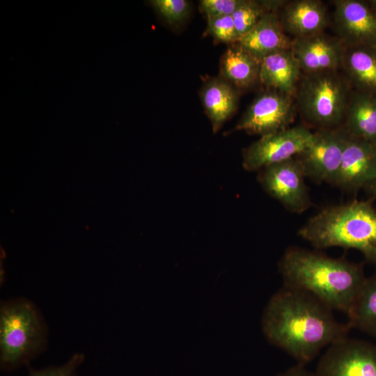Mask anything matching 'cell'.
Listing matches in <instances>:
<instances>
[{
  "label": "cell",
  "instance_id": "1",
  "mask_svg": "<svg viewBox=\"0 0 376 376\" xmlns=\"http://www.w3.org/2000/svg\"><path fill=\"white\" fill-rule=\"evenodd\" d=\"M333 310L313 295L283 285L268 301L262 329L267 340L306 366L351 328L335 318Z\"/></svg>",
  "mask_w": 376,
  "mask_h": 376
},
{
  "label": "cell",
  "instance_id": "2",
  "mask_svg": "<svg viewBox=\"0 0 376 376\" xmlns=\"http://www.w3.org/2000/svg\"><path fill=\"white\" fill-rule=\"evenodd\" d=\"M279 270L283 285L306 292L346 316L367 278L360 264L297 246L285 251Z\"/></svg>",
  "mask_w": 376,
  "mask_h": 376
},
{
  "label": "cell",
  "instance_id": "3",
  "mask_svg": "<svg viewBox=\"0 0 376 376\" xmlns=\"http://www.w3.org/2000/svg\"><path fill=\"white\" fill-rule=\"evenodd\" d=\"M298 234L316 249L357 250L376 267V210L371 201L354 200L324 208Z\"/></svg>",
  "mask_w": 376,
  "mask_h": 376
},
{
  "label": "cell",
  "instance_id": "4",
  "mask_svg": "<svg viewBox=\"0 0 376 376\" xmlns=\"http://www.w3.org/2000/svg\"><path fill=\"white\" fill-rule=\"evenodd\" d=\"M307 75L297 91L302 116L318 130L336 128L345 117L350 101L346 82L336 71Z\"/></svg>",
  "mask_w": 376,
  "mask_h": 376
},
{
  "label": "cell",
  "instance_id": "5",
  "mask_svg": "<svg viewBox=\"0 0 376 376\" xmlns=\"http://www.w3.org/2000/svg\"><path fill=\"white\" fill-rule=\"evenodd\" d=\"M40 336L38 318L30 304L3 306L0 315L1 366L9 368L21 363L36 348Z\"/></svg>",
  "mask_w": 376,
  "mask_h": 376
},
{
  "label": "cell",
  "instance_id": "6",
  "mask_svg": "<svg viewBox=\"0 0 376 376\" xmlns=\"http://www.w3.org/2000/svg\"><path fill=\"white\" fill-rule=\"evenodd\" d=\"M348 134L343 129H319L308 146L295 157L306 178L334 185Z\"/></svg>",
  "mask_w": 376,
  "mask_h": 376
},
{
  "label": "cell",
  "instance_id": "7",
  "mask_svg": "<svg viewBox=\"0 0 376 376\" xmlns=\"http://www.w3.org/2000/svg\"><path fill=\"white\" fill-rule=\"evenodd\" d=\"M317 376H376V344L346 336L320 357Z\"/></svg>",
  "mask_w": 376,
  "mask_h": 376
},
{
  "label": "cell",
  "instance_id": "8",
  "mask_svg": "<svg viewBox=\"0 0 376 376\" xmlns=\"http://www.w3.org/2000/svg\"><path fill=\"white\" fill-rule=\"evenodd\" d=\"M305 175L296 157L266 166L259 171L258 180L265 191L285 209L301 214L311 205Z\"/></svg>",
  "mask_w": 376,
  "mask_h": 376
},
{
  "label": "cell",
  "instance_id": "9",
  "mask_svg": "<svg viewBox=\"0 0 376 376\" xmlns=\"http://www.w3.org/2000/svg\"><path fill=\"white\" fill-rule=\"evenodd\" d=\"M313 132L304 126L262 136L243 152L242 166L248 171L260 169L296 157L311 143Z\"/></svg>",
  "mask_w": 376,
  "mask_h": 376
},
{
  "label": "cell",
  "instance_id": "10",
  "mask_svg": "<svg viewBox=\"0 0 376 376\" xmlns=\"http://www.w3.org/2000/svg\"><path fill=\"white\" fill-rule=\"evenodd\" d=\"M293 119L291 95L272 89L253 101L235 129L262 136L289 128Z\"/></svg>",
  "mask_w": 376,
  "mask_h": 376
},
{
  "label": "cell",
  "instance_id": "11",
  "mask_svg": "<svg viewBox=\"0 0 376 376\" xmlns=\"http://www.w3.org/2000/svg\"><path fill=\"white\" fill-rule=\"evenodd\" d=\"M334 27L345 47H376V13L368 1H333Z\"/></svg>",
  "mask_w": 376,
  "mask_h": 376
},
{
  "label": "cell",
  "instance_id": "12",
  "mask_svg": "<svg viewBox=\"0 0 376 376\" xmlns=\"http://www.w3.org/2000/svg\"><path fill=\"white\" fill-rule=\"evenodd\" d=\"M376 175V144L348 134L334 185L355 191L364 188Z\"/></svg>",
  "mask_w": 376,
  "mask_h": 376
},
{
  "label": "cell",
  "instance_id": "13",
  "mask_svg": "<svg viewBox=\"0 0 376 376\" xmlns=\"http://www.w3.org/2000/svg\"><path fill=\"white\" fill-rule=\"evenodd\" d=\"M345 47L337 38L322 33L297 38L291 51L306 74L336 71L342 66Z\"/></svg>",
  "mask_w": 376,
  "mask_h": 376
},
{
  "label": "cell",
  "instance_id": "14",
  "mask_svg": "<svg viewBox=\"0 0 376 376\" xmlns=\"http://www.w3.org/2000/svg\"><path fill=\"white\" fill-rule=\"evenodd\" d=\"M279 19L284 31L297 38L322 33L328 15L320 1L297 0L287 1Z\"/></svg>",
  "mask_w": 376,
  "mask_h": 376
},
{
  "label": "cell",
  "instance_id": "15",
  "mask_svg": "<svg viewBox=\"0 0 376 376\" xmlns=\"http://www.w3.org/2000/svg\"><path fill=\"white\" fill-rule=\"evenodd\" d=\"M237 43L261 60L276 52L291 49L292 40L285 34L276 13L269 12Z\"/></svg>",
  "mask_w": 376,
  "mask_h": 376
},
{
  "label": "cell",
  "instance_id": "16",
  "mask_svg": "<svg viewBox=\"0 0 376 376\" xmlns=\"http://www.w3.org/2000/svg\"><path fill=\"white\" fill-rule=\"evenodd\" d=\"M301 68L291 49L276 52L260 60L258 80L273 90L292 95Z\"/></svg>",
  "mask_w": 376,
  "mask_h": 376
},
{
  "label": "cell",
  "instance_id": "17",
  "mask_svg": "<svg viewBox=\"0 0 376 376\" xmlns=\"http://www.w3.org/2000/svg\"><path fill=\"white\" fill-rule=\"evenodd\" d=\"M342 66L356 91L376 95V47H345Z\"/></svg>",
  "mask_w": 376,
  "mask_h": 376
},
{
  "label": "cell",
  "instance_id": "18",
  "mask_svg": "<svg viewBox=\"0 0 376 376\" xmlns=\"http://www.w3.org/2000/svg\"><path fill=\"white\" fill-rule=\"evenodd\" d=\"M201 98L215 133L236 110L237 91L226 80L214 78L205 84Z\"/></svg>",
  "mask_w": 376,
  "mask_h": 376
},
{
  "label": "cell",
  "instance_id": "19",
  "mask_svg": "<svg viewBox=\"0 0 376 376\" xmlns=\"http://www.w3.org/2000/svg\"><path fill=\"white\" fill-rule=\"evenodd\" d=\"M345 117L344 130L349 135L376 144V95L355 91Z\"/></svg>",
  "mask_w": 376,
  "mask_h": 376
},
{
  "label": "cell",
  "instance_id": "20",
  "mask_svg": "<svg viewBox=\"0 0 376 376\" xmlns=\"http://www.w3.org/2000/svg\"><path fill=\"white\" fill-rule=\"evenodd\" d=\"M260 60L237 42L230 45L222 56V77L237 88L251 86L259 77Z\"/></svg>",
  "mask_w": 376,
  "mask_h": 376
},
{
  "label": "cell",
  "instance_id": "21",
  "mask_svg": "<svg viewBox=\"0 0 376 376\" xmlns=\"http://www.w3.org/2000/svg\"><path fill=\"white\" fill-rule=\"evenodd\" d=\"M347 318L351 329L376 340V272L366 278Z\"/></svg>",
  "mask_w": 376,
  "mask_h": 376
},
{
  "label": "cell",
  "instance_id": "22",
  "mask_svg": "<svg viewBox=\"0 0 376 376\" xmlns=\"http://www.w3.org/2000/svg\"><path fill=\"white\" fill-rule=\"evenodd\" d=\"M286 2V1L244 0L232 15L239 39L248 33L265 13L283 8Z\"/></svg>",
  "mask_w": 376,
  "mask_h": 376
},
{
  "label": "cell",
  "instance_id": "23",
  "mask_svg": "<svg viewBox=\"0 0 376 376\" xmlns=\"http://www.w3.org/2000/svg\"><path fill=\"white\" fill-rule=\"evenodd\" d=\"M150 3L169 24L182 23L190 13V3L186 0H154Z\"/></svg>",
  "mask_w": 376,
  "mask_h": 376
},
{
  "label": "cell",
  "instance_id": "24",
  "mask_svg": "<svg viewBox=\"0 0 376 376\" xmlns=\"http://www.w3.org/2000/svg\"><path fill=\"white\" fill-rule=\"evenodd\" d=\"M207 31L214 38L224 43L232 45L239 40L232 15L207 18Z\"/></svg>",
  "mask_w": 376,
  "mask_h": 376
},
{
  "label": "cell",
  "instance_id": "25",
  "mask_svg": "<svg viewBox=\"0 0 376 376\" xmlns=\"http://www.w3.org/2000/svg\"><path fill=\"white\" fill-rule=\"evenodd\" d=\"M244 0H202L200 6L206 15L210 17L232 15Z\"/></svg>",
  "mask_w": 376,
  "mask_h": 376
},
{
  "label": "cell",
  "instance_id": "26",
  "mask_svg": "<svg viewBox=\"0 0 376 376\" xmlns=\"http://www.w3.org/2000/svg\"><path fill=\"white\" fill-rule=\"evenodd\" d=\"M83 360L84 355L75 354L66 363L60 366L33 370L30 372L29 376H75L77 369Z\"/></svg>",
  "mask_w": 376,
  "mask_h": 376
},
{
  "label": "cell",
  "instance_id": "27",
  "mask_svg": "<svg viewBox=\"0 0 376 376\" xmlns=\"http://www.w3.org/2000/svg\"><path fill=\"white\" fill-rule=\"evenodd\" d=\"M274 376H317V375L314 371L307 369L306 366L296 363Z\"/></svg>",
  "mask_w": 376,
  "mask_h": 376
},
{
  "label": "cell",
  "instance_id": "28",
  "mask_svg": "<svg viewBox=\"0 0 376 376\" xmlns=\"http://www.w3.org/2000/svg\"><path fill=\"white\" fill-rule=\"evenodd\" d=\"M365 189L372 198H376V175L373 180L365 187Z\"/></svg>",
  "mask_w": 376,
  "mask_h": 376
},
{
  "label": "cell",
  "instance_id": "29",
  "mask_svg": "<svg viewBox=\"0 0 376 376\" xmlns=\"http://www.w3.org/2000/svg\"><path fill=\"white\" fill-rule=\"evenodd\" d=\"M372 9L376 13V0L368 1Z\"/></svg>",
  "mask_w": 376,
  "mask_h": 376
}]
</instances>
